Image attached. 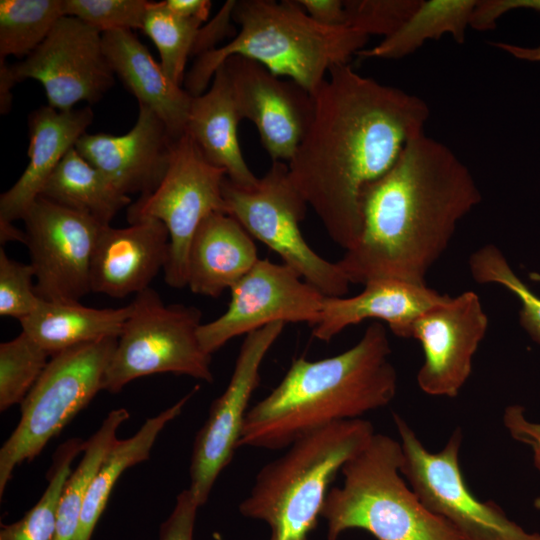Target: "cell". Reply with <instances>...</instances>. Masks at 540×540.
<instances>
[{"label":"cell","instance_id":"836d02e7","mask_svg":"<svg viewBox=\"0 0 540 540\" xmlns=\"http://www.w3.org/2000/svg\"><path fill=\"white\" fill-rule=\"evenodd\" d=\"M468 264L474 281L498 284L518 298L520 325L540 344V297L516 275L502 251L496 245L486 244L471 254Z\"/></svg>","mask_w":540,"mask_h":540},{"label":"cell","instance_id":"7c38bea8","mask_svg":"<svg viewBox=\"0 0 540 540\" xmlns=\"http://www.w3.org/2000/svg\"><path fill=\"white\" fill-rule=\"evenodd\" d=\"M14 84L25 79L43 86L50 107L74 109L95 103L114 84V72L104 52L102 33L82 20L63 16L42 44L23 61H0Z\"/></svg>","mask_w":540,"mask_h":540},{"label":"cell","instance_id":"8992f818","mask_svg":"<svg viewBox=\"0 0 540 540\" xmlns=\"http://www.w3.org/2000/svg\"><path fill=\"white\" fill-rule=\"evenodd\" d=\"M401 443L375 433L341 468L344 482L332 487L321 517L328 540L362 529L377 540H466L447 520L428 510L401 474Z\"/></svg>","mask_w":540,"mask_h":540},{"label":"cell","instance_id":"44dd1931","mask_svg":"<svg viewBox=\"0 0 540 540\" xmlns=\"http://www.w3.org/2000/svg\"><path fill=\"white\" fill-rule=\"evenodd\" d=\"M93 117L89 106L59 111L48 105L29 115V161L15 184L0 196L1 222L23 220L57 165L86 133Z\"/></svg>","mask_w":540,"mask_h":540},{"label":"cell","instance_id":"9c48e42d","mask_svg":"<svg viewBox=\"0 0 540 540\" xmlns=\"http://www.w3.org/2000/svg\"><path fill=\"white\" fill-rule=\"evenodd\" d=\"M227 212L255 239L275 253L325 297H344L350 282L337 264L315 252L304 239L300 223L308 204L288 175V165L272 162L266 174L251 187L227 177L223 183Z\"/></svg>","mask_w":540,"mask_h":540},{"label":"cell","instance_id":"277c9868","mask_svg":"<svg viewBox=\"0 0 540 540\" xmlns=\"http://www.w3.org/2000/svg\"><path fill=\"white\" fill-rule=\"evenodd\" d=\"M232 17L239 32L227 44L197 57L185 75L184 89L193 97L204 93L216 70L235 55L290 78L313 95L329 70L349 64L369 38L350 27L317 23L297 0L236 1Z\"/></svg>","mask_w":540,"mask_h":540},{"label":"cell","instance_id":"f546056e","mask_svg":"<svg viewBox=\"0 0 540 540\" xmlns=\"http://www.w3.org/2000/svg\"><path fill=\"white\" fill-rule=\"evenodd\" d=\"M63 16V0H1V60L29 56Z\"/></svg>","mask_w":540,"mask_h":540},{"label":"cell","instance_id":"f35d334b","mask_svg":"<svg viewBox=\"0 0 540 540\" xmlns=\"http://www.w3.org/2000/svg\"><path fill=\"white\" fill-rule=\"evenodd\" d=\"M199 504L189 489L183 490L169 517L160 528L159 540H193Z\"/></svg>","mask_w":540,"mask_h":540},{"label":"cell","instance_id":"7402d4cb","mask_svg":"<svg viewBox=\"0 0 540 540\" xmlns=\"http://www.w3.org/2000/svg\"><path fill=\"white\" fill-rule=\"evenodd\" d=\"M104 52L112 68L139 105L152 110L173 139L182 136L193 96L171 81L160 63L130 30L102 33Z\"/></svg>","mask_w":540,"mask_h":540},{"label":"cell","instance_id":"6da1fadb","mask_svg":"<svg viewBox=\"0 0 540 540\" xmlns=\"http://www.w3.org/2000/svg\"><path fill=\"white\" fill-rule=\"evenodd\" d=\"M309 128L287 163L291 183L345 251L362 226L361 197L424 133L427 103L349 64L332 67L312 95Z\"/></svg>","mask_w":540,"mask_h":540},{"label":"cell","instance_id":"d6986e66","mask_svg":"<svg viewBox=\"0 0 540 540\" xmlns=\"http://www.w3.org/2000/svg\"><path fill=\"white\" fill-rule=\"evenodd\" d=\"M168 254L169 234L158 220L103 226L91 261V292L114 298L138 294L164 269Z\"/></svg>","mask_w":540,"mask_h":540},{"label":"cell","instance_id":"ac0fdd59","mask_svg":"<svg viewBox=\"0 0 540 540\" xmlns=\"http://www.w3.org/2000/svg\"><path fill=\"white\" fill-rule=\"evenodd\" d=\"M174 139L162 120L139 105L135 125L123 135L85 133L76 150L126 195L150 193L169 165Z\"/></svg>","mask_w":540,"mask_h":540},{"label":"cell","instance_id":"5bb4252c","mask_svg":"<svg viewBox=\"0 0 540 540\" xmlns=\"http://www.w3.org/2000/svg\"><path fill=\"white\" fill-rule=\"evenodd\" d=\"M38 297L79 301L91 292L90 269L100 229L80 212L38 197L23 218Z\"/></svg>","mask_w":540,"mask_h":540},{"label":"cell","instance_id":"5b68a950","mask_svg":"<svg viewBox=\"0 0 540 540\" xmlns=\"http://www.w3.org/2000/svg\"><path fill=\"white\" fill-rule=\"evenodd\" d=\"M374 434L371 422L358 418L300 437L262 467L239 505L240 513L265 521L271 527L270 540H308L337 472Z\"/></svg>","mask_w":540,"mask_h":540},{"label":"cell","instance_id":"8d00e7d4","mask_svg":"<svg viewBox=\"0 0 540 540\" xmlns=\"http://www.w3.org/2000/svg\"><path fill=\"white\" fill-rule=\"evenodd\" d=\"M31 264L21 263L7 256L0 248V315L18 320L29 316L38 306L40 298L33 285Z\"/></svg>","mask_w":540,"mask_h":540},{"label":"cell","instance_id":"7a4b0ae2","mask_svg":"<svg viewBox=\"0 0 540 540\" xmlns=\"http://www.w3.org/2000/svg\"><path fill=\"white\" fill-rule=\"evenodd\" d=\"M481 200L471 172L453 151L418 135L364 190L360 235L337 264L350 284L375 279L426 284L458 223Z\"/></svg>","mask_w":540,"mask_h":540},{"label":"cell","instance_id":"b9f144b4","mask_svg":"<svg viewBox=\"0 0 540 540\" xmlns=\"http://www.w3.org/2000/svg\"><path fill=\"white\" fill-rule=\"evenodd\" d=\"M305 12L317 23L327 27H347L343 0H297Z\"/></svg>","mask_w":540,"mask_h":540},{"label":"cell","instance_id":"d590c367","mask_svg":"<svg viewBox=\"0 0 540 540\" xmlns=\"http://www.w3.org/2000/svg\"><path fill=\"white\" fill-rule=\"evenodd\" d=\"M421 0H346V26L368 36L392 35L416 10Z\"/></svg>","mask_w":540,"mask_h":540},{"label":"cell","instance_id":"ab89813d","mask_svg":"<svg viewBox=\"0 0 540 540\" xmlns=\"http://www.w3.org/2000/svg\"><path fill=\"white\" fill-rule=\"evenodd\" d=\"M520 8L540 13V0H477L469 27L477 31L493 29L503 14Z\"/></svg>","mask_w":540,"mask_h":540},{"label":"cell","instance_id":"f1b7e54d","mask_svg":"<svg viewBox=\"0 0 540 540\" xmlns=\"http://www.w3.org/2000/svg\"><path fill=\"white\" fill-rule=\"evenodd\" d=\"M129 416L125 408L110 411L99 429L85 441L83 456L68 477L59 500L54 540H74L88 485Z\"/></svg>","mask_w":540,"mask_h":540},{"label":"cell","instance_id":"74e56055","mask_svg":"<svg viewBox=\"0 0 540 540\" xmlns=\"http://www.w3.org/2000/svg\"><path fill=\"white\" fill-rule=\"evenodd\" d=\"M503 422L511 437L527 446L532 461L540 476V422L529 420L521 406H509L503 415ZM534 507L540 510V493L534 500Z\"/></svg>","mask_w":540,"mask_h":540},{"label":"cell","instance_id":"3957f363","mask_svg":"<svg viewBox=\"0 0 540 540\" xmlns=\"http://www.w3.org/2000/svg\"><path fill=\"white\" fill-rule=\"evenodd\" d=\"M390 355L386 327L375 321L338 355L293 360L280 383L248 410L238 447L288 448L316 429L385 407L397 391Z\"/></svg>","mask_w":540,"mask_h":540},{"label":"cell","instance_id":"4dcf8cb0","mask_svg":"<svg viewBox=\"0 0 540 540\" xmlns=\"http://www.w3.org/2000/svg\"><path fill=\"white\" fill-rule=\"evenodd\" d=\"M84 443L72 438L59 446L43 495L20 520L1 526L0 540H54L59 500L72 472V462L83 452Z\"/></svg>","mask_w":540,"mask_h":540},{"label":"cell","instance_id":"8fae6325","mask_svg":"<svg viewBox=\"0 0 540 540\" xmlns=\"http://www.w3.org/2000/svg\"><path fill=\"white\" fill-rule=\"evenodd\" d=\"M403 451L401 474L422 504L447 520L466 540H540L508 518L493 501H481L467 485L459 464L462 431H453L439 452H430L415 431L393 414Z\"/></svg>","mask_w":540,"mask_h":540},{"label":"cell","instance_id":"ffe728a7","mask_svg":"<svg viewBox=\"0 0 540 540\" xmlns=\"http://www.w3.org/2000/svg\"><path fill=\"white\" fill-rule=\"evenodd\" d=\"M446 296L427 284L399 279L371 280L357 295L325 297L312 334L329 342L347 327L374 319L385 322L395 336L411 338L416 320Z\"/></svg>","mask_w":540,"mask_h":540},{"label":"cell","instance_id":"ba28073f","mask_svg":"<svg viewBox=\"0 0 540 540\" xmlns=\"http://www.w3.org/2000/svg\"><path fill=\"white\" fill-rule=\"evenodd\" d=\"M103 380V390L119 392L129 382L157 373L187 375L212 383L211 355L198 338L201 311L166 305L152 288L136 294Z\"/></svg>","mask_w":540,"mask_h":540},{"label":"cell","instance_id":"d4e9b609","mask_svg":"<svg viewBox=\"0 0 540 540\" xmlns=\"http://www.w3.org/2000/svg\"><path fill=\"white\" fill-rule=\"evenodd\" d=\"M131 313L120 308H93L78 301H46L19 320L22 331L51 356L66 349L105 338H118Z\"/></svg>","mask_w":540,"mask_h":540},{"label":"cell","instance_id":"30bf717a","mask_svg":"<svg viewBox=\"0 0 540 540\" xmlns=\"http://www.w3.org/2000/svg\"><path fill=\"white\" fill-rule=\"evenodd\" d=\"M226 177L225 170L210 163L185 132L172 143L160 183L128 206L129 223L155 219L167 228L169 254L163 271L170 287H187L188 252L202 221L215 212L228 213L223 196Z\"/></svg>","mask_w":540,"mask_h":540},{"label":"cell","instance_id":"1f68e13d","mask_svg":"<svg viewBox=\"0 0 540 540\" xmlns=\"http://www.w3.org/2000/svg\"><path fill=\"white\" fill-rule=\"evenodd\" d=\"M202 21L181 17L170 11L164 1H150L143 32L153 41L160 65L167 77L182 86L189 56L194 50Z\"/></svg>","mask_w":540,"mask_h":540},{"label":"cell","instance_id":"bcb514c9","mask_svg":"<svg viewBox=\"0 0 540 540\" xmlns=\"http://www.w3.org/2000/svg\"><path fill=\"white\" fill-rule=\"evenodd\" d=\"M534 277H536V278L540 279V276H538V275H536V274H534Z\"/></svg>","mask_w":540,"mask_h":540},{"label":"cell","instance_id":"ee69618b","mask_svg":"<svg viewBox=\"0 0 540 540\" xmlns=\"http://www.w3.org/2000/svg\"><path fill=\"white\" fill-rule=\"evenodd\" d=\"M492 45L509 53L515 58L531 62L540 61V46L531 48L503 42H494Z\"/></svg>","mask_w":540,"mask_h":540},{"label":"cell","instance_id":"7bdbcfd3","mask_svg":"<svg viewBox=\"0 0 540 540\" xmlns=\"http://www.w3.org/2000/svg\"><path fill=\"white\" fill-rule=\"evenodd\" d=\"M164 2L173 13L202 22L207 20L212 5L209 0H166Z\"/></svg>","mask_w":540,"mask_h":540},{"label":"cell","instance_id":"603a6c76","mask_svg":"<svg viewBox=\"0 0 540 540\" xmlns=\"http://www.w3.org/2000/svg\"><path fill=\"white\" fill-rule=\"evenodd\" d=\"M259 260L253 237L230 214L215 212L196 230L187 258V287L219 297Z\"/></svg>","mask_w":540,"mask_h":540},{"label":"cell","instance_id":"4fadbf2b","mask_svg":"<svg viewBox=\"0 0 540 540\" xmlns=\"http://www.w3.org/2000/svg\"><path fill=\"white\" fill-rule=\"evenodd\" d=\"M227 310L201 324L198 338L205 352L219 350L231 339L276 322L314 326L325 296L286 264L258 262L230 289Z\"/></svg>","mask_w":540,"mask_h":540},{"label":"cell","instance_id":"60d3db41","mask_svg":"<svg viewBox=\"0 0 540 540\" xmlns=\"http://www.w3.org/2000/svg\"><path fill=\"white\" fill-rule=\"evenodd\" d=\"M235 0L227 1L215 17L205 26L200 28L194 55H200L217 48L216 44L224 39L232 31V12Z\"/></svg>","mask_w":540,"mask_h":540},{"label":"cell","instance_id":"484cf974","mask_svg":"<svg viewBox=\"0 0 540 540\" xmlns=\"http://www.w3.org/2000/svg\"><path fill=\"white\" fill-rule=\"evenodd\" d=\"M195 386L175 404L147 419L130 438L116 439L91 479L83 502L80 522L74 540H90L111 491L121 474L149 458L150 451L164 427L182 412L189 399L198 391Z\"/></svg>","mask_w":540,"mask_h":540},{"label":"cell","instance_id":"cb8c5ba5","mask_svg":"<svg viewBox=\"0 0 540 540\" xmlns=\"http://www.w3.org/2000/svg\"><path fill=\"white\" fill-rule=\"evenodd\" d=\"M240 121L231 82L222 64L209 89L193 97L185 132L210 163L225 170L231 182L251 187L259 178L243 157L238 140Z\"/></svg>","mask_w":540,"mask_h":540},{"label":"cell","instance_id":"83f0119b","mask_svg":"<svg viewBox=\"0 0 540 540\" xmlns=\"http://www.w3.org/2000/svg\"><path fill=\"white\" fill-rule=\"evenodd\" d=\"M476 3L477 0H421L398 30L356 56L397 60L444 34H450L458 44H463Z\"/></svg>","mask_w":540,"mask_h":540},{"label":"cell","instance_id":"d6a6232c","mask_svg":"<svg viewBox=\"0 0 540 540\" xmlns=\"http://www.w3.org/2000/svg\"><path fill=\"white\" fill-rule=\"evenodd\" d=\"M51 355L27 333L0 344V410L21 404Z\"/></svg>","mask_w":540,"mask_h":540},{"label":"cell","instance_id":"2e32d148","mask_svg":"<svg viewBox=\"0 0 540 540\" xmlns=\"http://www.w3.org/2000/svg\"><path fill=\"white\" fill-rule=\"evenodd\" d=\"M488 324L474 291L447 295L426 310L414 323L411 336L424 355L417 373L419 388L431 396L456 397L472 373L473 357Z\"/></svg>","mask_w":540,"mask_h":540},{"label":"cell","instance_id":"f6af8a7d","mask_svg":"<svg viewBox=\"0 0 540 540\" xmlns=\"http://www.w3.org/2000/svg\"><path fill=\"white\" fill-rule=\"evenodd\" d=\"M0 241L1 246L8 241H20L25 244L26 234L25 231H20L11 222L0 221Z\"/></svg>","mask_w":540,"mask_h":540},{"label":"cell","instance_id":"52a82bcc","mask_svg":"<svg viewBox=\"0 0 540 540\" xmlns=\"http://www.w3.org/2000/svg\"><path fill=\"white\" fill-rule=\"evenodd\" d=\"M118 338L61 351L49 360L21 403L18 425L0 450V496L15 468L31 461L103 390L106 368Z\"/></svg>","mask_w":540,"mask_h":540},{"label":"cell","instance_id":"e575fe53","mask_svg":"<svg viewBox=\"0 0 540 540\" xmlns=\"http://www.w3.org/2000/svg\"><path fill=\"white\" fill-rule=\"evenodd\" d=\"M150 1L63 0L65 16L78 18L101 33L143 28Z\"/></svg>","mask_w":540,"mask_h":540},{"label":"cell","instance_id":"9a60e30c","mask_svg":"<svg viewBox=\"0 0 540 540\" xmlns=\"http://www.w3.org/2000/svg\"><path fill=\"white\" fill-rule=\"evenodd\" d=\"M284 327L285 323L276 322L245 335L230 381L212 402L196 435L188 489L199 506L206 503L217 477L238 448L249 401L260 383L261 364Z\"/></svg>","mask_w":540,"mask_h":540},{"label":"cell","instance_id":"4316f807","mask_svg":"<svg viewBox=\"0 0 540 540\" xmlns=\"http://www.w3.org/2000/svg\"><path fill=\"white\" fill-rule=\"evenodd\" d=\"M40 196L105 226L110 225L121 209L131 204L130 197L119 191L75 147L57 165Z\"/></svg>","mask_w":540,"mask_h":540},{"label":"cell","instance_id":"e0dca14e","mask_svg":"<svg viewBox=\"0 0 540 540\" xmlns=\"http://www.w3.org/2000/svg\"><path fill=\"white\" fill-rule=\"evenodd\" d=\"M223 65L241 120L256 126L272 162H289L311 123L313 96L254 60L235 55Z\"/></svg>","mask_w":540,"mask_h":540}]
</instances>
